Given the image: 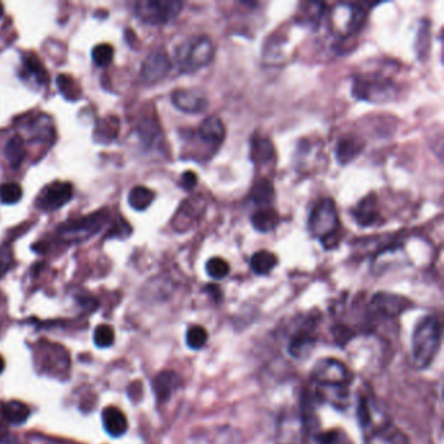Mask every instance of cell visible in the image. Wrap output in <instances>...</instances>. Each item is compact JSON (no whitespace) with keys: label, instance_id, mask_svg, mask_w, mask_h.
I'll list each match as a JSON object with an SVG mask.
<instances>
[{"label":"cell","instance_id":"cell-1","mask_svg":"<svg viewBox=\"0 0 444 444\" xmlns=\"http://www.w3.org/2000/svg\"><path fill=\"white\" fill-rule=\"evenodd\" d=\"M442 342L440 323L434 315L422 317L412 335V362L417 369H426L435 359Z\"/></svg>","mask_w":444,"mask_h":444},{"label":"cell","instance_id":"cell-2","mask_svg":"<svg viewBox=\"0 0 444 444\" xmlns=\"http://www.w3.org/2000/svg\"><path fill=\"white\" fill-rule=\"evenodd\" d=\"M312 236L318 239L325 249H335L340 242V217L336 203L331 198H325L315 205L308 222Z\"/></svg>","mask_w":444,"mask_h":444},{"label":"cell","instance_id":"cell-3","mask_svg":"<svg viewBox=\"0 0 444 444\" xmlns=\"http://www.w3.org/2000/svg\"><path fill=\"white\" fill-rule=\"evenodd\" d=\"M215 56V46L210 37L197 36L183 42L175 53V62L181 73H195L207 67Z\"/></svg>","mask_w":444,"mask_h":444},{"label":"cell","instance_id":"cell-4","mask_svg":"<svg viewBox=\"0 0 444 444\" xmlns=\"http://www.w3.org/2000/svg\"><path fill=\"white\" fill-rule=\"evenodd\" d=\"M353 97L359 101L370 103H384L390 102L396 94V86L390 78L378 75L357 76L353 80L352 86Z\"/></svg>","mask_w":444,"mask_h":444},{"label":"cell","instance_id":"cell-5","mask_svg":"<svg viewBox=\"0 0 444 444\" xmlns=\"http://www.w3.org/2000/svg\"><path fill=\"white\" fill-rule=\"evenodd\" d=\"M109 219V211L101 210L94 212L85 218L70 220L63 223L58 228V236L62 242H81L89 240L92 236L98 234Z\"/></svg>","mask_w":444,"mask_h":444},{"label":"cell","instance_id":"cell-6","mask_svg":"<svg viewBox=\"0 0 444 444\" xmlns=\"http://www.w3.org/2000/svg\"><path fill=\"white\" fill-rule=\"evenodd\" d=\"M184 7L179 0H140L134 4V13L148 25L171 23Z\"/></svg>","mask_w":444,"mask_h":444},{"label":"cell","instance_id":"cell-7","mask_svg":"<svg viewBox=\"0 0 444 444\" xmlns=\"http://www.w3.org/2000/svg\"><path fill=\"white\" fill-rule=\"evenodd\" d=\"M312 379L320 387L347 389L352 383V374L343 362L335 359H325L313 367Z\"/></svg>","mask_w":444,"mask_h":444},{"label":"cell","instance_id":"cell-8","mask_svg":"<svg viewBox=\"0 0 444 444\" xmlns=\"http://www.w3.org/2000/svg\"><path fill=\"white\" fill-rule=\"evenodd\" d=\"M367 12L359 4H339L332 12L334 29L340 37H350L362 31Z\"/></svg>","mask_w":444,"mask_h":444},{"label":"cell","instance_id":"cell-9","mask_svg":"<svg viewBox=\"0 0 444 444\" xmlns=\"http://www.w3.org/2000/svg\"><path fill=\"white\" fill-rule=\"evenodd\" d=\"M73 187L68 181H54L40 190L36 206L42 211H55L70 202Z\"/></svg>","mask_w":444,"mask_h":444},{"label":"cell","instance_id":"cell-10","mask_svg":"<svg viewBox=\"0 0 444 444\" xmlns=\"http://www.w3.org/2000/svg\"><path fill=\"white\" fill-rule=\"evenodd\" d=\"M310 431L306 428L301 416H284L276 430L278 444H308Z\"/></svg>","mask_w":444,"mask_h":444},{"label":"cell","instance_id":"cell-11","mask_svg":"<svg viewBox=\"0 0 444 444\" xmlns=\"http://www.w3.org/2000/svg\"><path fill=\"white\" fill-rule=\"evenodd\" d=\"M409 306L411 301L406 300V297L379 292L372 298L370 312L379 318H395L406 312Z\"/></svg>","mask_w":444,"mask_h":444},{"label":"cell","instance_id":"cell-12","mask_svg":"<svg viewBox=\"0 0 444 444\" xmlns=\"http://www.w3.org/2000/svg\"><path fill=\"white\" fill-rule=\"evenodd\" d=\"M172 63L163 51H154L145 59L141 68V77L146 84H156L168 76Z\"/></svg>","mask_w":444,"mask_h":444},{"label":"cell","instance_id":"cell-13","mask_svg":"<svg viewBox=\"0 0 444 444\" xmlns=\"http://www.w3.org/2000/svg\"><path fill=\"white\" fill-rule=\"evenodd\" d=\"M172 103L185 114H202L209 106L206 95L197 89H178L172 93Z\"/></svg>","mask_w":444,"mask_h":444},{"label":"cell","instance_id":"cell-14","mask_svg":"<svg viewBox=\"0 0 444 444\" xmlns=\"http://www.w3.org/2000/svg\"><path fill=\"white\" fill-rule=\"evenodd\" d=\"M315 342L317 335L312 325H305L303 327L297 328L295 334L289 339V354L293 359H306L314 350Z\"/></svg>","mask_w":444,"mask_h":444},{"label":"cell","instance_id":"cell-15","mask_svg":"<svg viewBox=\"0 0 444 444\" xmlns=\"http://www.w3.org/2000/svg\"><path fill=\"white\" fill-rule=\"evenodd\" d=\"M20 77L23 78V81L33 82L39 87L46 86L50 80L48 72L36 54L23 55Z\"/></svg>","mask_w":444,"mask_h":444},{"label":"cell","instance_id":"cell-16","mask_svg":"<svg viewBox=\"0 0 444 444\" xmlns=\"http://www.w3.org/2000/svg\"><path fill=\"white\" fill-rule=\"evenodd\" d=\"M352 215L361 227H372L381 219V211L375 195H369L362 198L357 206L352 210Z\"/></svg>","mask_w":444,"mask_h":444},{"label":"cell","instance_id":"cell-17","mask_svg":"<svg viewBox=\"0 0 444 444\" xmlns=\"http://www.w3.org/2000/svg\"><path fill=\"white\" fill-rule=\"evenodd\" d=\"M198 137L210 148H218L226 139V126L218 117H206L198 128Z\"/></svg>","mask_w":444,"mask_h":444},{"label":"cell","instance_id":"cell-18","mask_svg":"<svg viewBox=\"0 0 444 444\" xmlns=\"http://www.w3.org/2000/svg\"><path fill=\"white\" fill-rule=\"evenodd\" d=\"M205 201L201 197L189 200L185 203H183V206L180 207L179 212L175 218V224L178 231H187V228L193 226L195 220L202 217L203 211H205Z\"/></svg>","mask_w":444,"mask_h":444},{"label":"cell","instance_id":"cell-19","mask_svg":"<svg viewBox=\"0 0 444 444\" xmlns=\"http://www.w3.org/2000/svg\"><path fill=\"white\" fill-rule=\"evenodd\" d=\"M183 379L178 373L167 370L156 375L153 381V390L156 392L158 401L163 403L171 398L172 394L179 389Z\"/></svg>","mask_w":444,"mask_h":444},{"label":"cell","instance_id":"cell-20","mask_svg":"<svg viewBox=\"0 0 444 444\" xmlns=\"http://www.w3.org/2000/svg\"><path fill=\"white\" fill-rule=\"evenodd\" d=\"M364 150V141L357 136H345L336 145L335 154L340 164L351 163Z\"/></svg>","mask_w":444,"mask_h":444},{"label":"cell","instance_id":"cell-21","mask_svg":"<svg viewBox=\"0 0 444 444\" xmlns=\"http://www.w3.org/2000/svg\"><path fill=\"white\" fill-rule=\"evenodd\" d=\"M103 426L111 437H121L128 430V422L124 413L115 406H107L102 413Z\"/></svg>","mask_w":444,"mask_h":444},{"label":"cell","instance_id":"cell-22","mask_svg":"<svg viewBox=\"0 0 444 444\" xmlns=\"http://www.w3.org/2000/svg\"><path fill=\"white\" fill-rule=\"evenodd\" d=\"M250 223L258 232L267 234L274 231L279 224V214L273 207H262L253 212L250 217Z\"/></svg>","mask_w":444,"mask_h":444},{"label":"cell","instance_id":"cell-23","mask_svg":"<svg viewBox=\"0 0 444 444\" xmlns=\"http://www.w3.org/2000/svg\"><path fill=\"white\" fill-rule=\"evenodd\" d=\"M251 161L258 166H264L274 162L275 159V148L273 142L266 137H254L251 141L250 148Z\"/></svg>","mask_w":444,"mask_h":444},{"label":"cell","instance_id":"cell-24","mask_svg":"<svg viewBox=\"0 0 444 444\" xmlns=\"http://www.w3.org/2000/svg\"><path fill=\"white\" fill-rule=\"evenodd\" d=\"M274 198H275V190H274L273 183L267 179L257 181V184L253 187L250 193V200L254 205H257L258 209L271 207Z\"/></svg>","mask_w":444,"mask_h":444},{"label":"cell","instance_id":"cell-25","mask_svg":"<svg viewBox=\"0 0 444 444\" xmlns=\"http://www.w3.org/2000/svg\"><path fill=\"white\" fill-rule=\"evenodd\" d=\"M278 265L276 256L269 250H259L250 258V267L257 275H269Z\"/></svg>","mask_w":444,"mask_h":444},{"label":"cell","instance_id":"cell-26","mask_svg":"<svg viewBox=\"0 0 444 444\" xmlns=\"http://www.w3.org/2000/svg\"><path fill=\"white\" fill-rule=\"evenodd\" d=\"M1 416L12 425H21L31 416V409L21 401H9L1 406Z\"/></svg>","mask_w":444,"mask_h":444},{"label":"cell","instance_id":"cell-27","mask_svg":"<svg viewBox=\"0 0 444 444\" xmlns=\"http://www.w3.org/2000/svg\"><path fill=\"white\" fill-rule=\"evenodd\" d=\"M154 198H156V193L151 189L139 185V187L133 188L129 192L128 203L133 210L144 211L154 202Z\"/></svg>","mask_w":444,"mask_h":444},{"label":"cell","instance_id":"cell-28","mask_svg":"<svg viewBox=\"0 0 444 444\" xmlns=\"http://www.w3.org/2000/svg\"><path fill=\"white\" fill-rule=\"evenodd\" d=\"M117 131H119V120L117 117H106L97 125V129L94 132V140L101 144H109L111 141L115 140Z\"/></svg>","mask_w":444,"mask_h":444},{"label":"cell","instance_id":"cell-29","mask_svg":"<svg viewBox=\"0 0 444 444\" xmlns=\"http://www.w3.org/2000/svg\"><path fill=\"white\" fill-rule=\"evenodd\" d=\"M4 154L7 158L8 162L11 164V167L18 168L20 164L23 163V158H25V146H23V141L20 136H15L12 139H9L4 148Z\"/></svg>","mask_w":444,"mask_h":444},{"label":"cell","instance_id":"cell-30","mask_svg":"<svg viewBox=\"0 0 444 444\" xmlns=\"http://www.w3.org/2000/svg\"><path fill=\"white\" fill-rule=\"evenodd\" d=\"M56 85L65 99L73 102L81 98V87L76 80L68 75H59L56 77Z\"/></svg>","mask_w":444,"mask_h":444},{"label":"cell","instance_id":"cell-31","mask_svg":"<svg viewBox=\"0 0 444 444\" xmlns=\"http://www.w3.org/2000/svg\"><path fill=\"white\" fill-rule=\"evenodd\" d=\"M140 137L141 140L144 141V144L148 146H151L158 141L162 140V132H161L159 125L156 124V120L145 119L144 121H141Z\"/></svg>","mask_w":444,"mask_h":444},{"label":"cell","instance_id":"cell-32","mask_svg":"<svg viewBox=\"0 0 444 444\" xmlns=\"http://www.w3.org/2000/svg\"><path fill=\"white\" fill-rule=\"evenodd\" d=\"M305 9H301L303 17L300 18L301 23H306L309 26H317L320 23L322 16L325 15V4L323 3H305Z\"/></svg>","mask_w":444,"mask_h":444},{"label":"cell","instance_id":"cell-33","mask_svg":"<svg viewBox=\"0 0 444 444\" xmlns=\"http://www.w3.org/2000/svg\"><path fill=\"white\" fill-rule=\"evenodd\" d=\"M23 198V188L17 183H4L0 185V202L15 205Z\"/></svg>","mask_w":444,"mask_h":444},{"label":"cell","instance_id":"cell-34","mask_svg":"<svg viewBox=\"0 0 444 444\" xmlns=\"http://www.w3.org/2000/svg\"><path fill=\"white\" fill-rule=\"evenodd\" d=\"M229 271H231V267L223 258L212 257L206 264V273L215 281L224 279Z\"/></svg>","mask_w":444,"mask_h":444},{"label":"cell","instance_id":"cell-35","mask_svg":"<svg viewBox=\"0 0 444 444\" xmlns=\"http://www.w3.org/2000/svg\"><path fill=\"white\" fill-rule=\"evenodd\" d=\"M207 331L202 326H190L187 331V344L190 350H201L207 343Z\"/></svg>","mask_w":444,"mask_h":444},{"label":"cell","instance_id":"cell-36","mask_svg":"<svg viewBox=\"0 0 444 444\" xmlns=\"http://www.w3.org/2000/svg\"><path fill=\"white\" fill-rule=\"evenodd\" d=\"M114 47L109 43H101L94 47L92 53L94 64L98 67H107L114 59Z\"/></svg>","mask_w":444,"mask_h":444},{"label":"cell","instance_id":"cell-37","mask_svg":"<svg viewBox=\"0 0 444 444\" xmlns=\"http://www.w3.org/2000/svg\"><path fill=\"white\" fill-rule=\"evenodd\" d=\"M115 342V332L111 326L101 325L94 332V343L99 348H109Z\"/></svg>","mask_w":444,"mask_h":444},{"label":"cell","instance_id":"cell-38","mask_svg":"<svg viewBox=\"0 0 444 444\" xmlns=\"http://www.w3.org/2000/svg\"><path fill=\"white\" fill-rule=\"evenodd\" d=\"M318 444H351L352 442L344 434L343 431L332 430L317 435Z\"/></svg>","mask_w":444,"mask_h":444},{"label":"cell","instance_id":"cell-39","mask_svg":"<svg viewBox=\"0 0 444 444\" xmlns=\"http://www.w3.org/2000/svg\"><path fill=\"white\" fill-rule=\"evenodd\" d=\"M132 234V228L131 226L124 222L123 219H120L119 222H117L115 226L111 228V231H109V234H107V237H112V236H117V237H128L129 234Z\"/></svg>","mask_w":444,"mask_h":444},{"label":"cell","instance_id":"cell-40","mask_svg":"<svg viewBox=\"0 0 444 444\" xmlns=\"http://www.w3.org/2000/svg\"><path fill=\"white\" fill-rule=\"evenodd\" d=\"M179 184L184 190H193L198 184V176L193 171L184 172L180 178Z\"/></svg>","mask_w":444,"mask_h":444},{"label":"cell","instance_id":"cell-41","mask_svg":"<svg viewBox=\"0 0 444 444\" xmlns=\"http://www.w3.org/2000/svg\"><path fill=\"white\" fill-rule=\"evenodd\" d=\"M9 266H11V262H9V261L0 259V278H3V275L7 273Z\"/></svg>","mask_w":444,"mask_h":444},{"label":"cell","instance_id":"cell-42","mask_svg":"<svg viewBox=\"0 0 444 444\" xmlns=\"http://www.w3.org/2000/svg\"><path fill=\"white\" fill-rule=\"evenodd\" d=\"M3 370H4V359L0 356V374L3 373Z\"/></svg>","mask_w":444,"mask_h":444},{"label":"cell","instance_id":"cell-43","mask_svg":"<svg viewBox=\"0 0 444 444\" xmlns=\"http://www.w3.org/2000/svg\"><path fill=\"white\" fill-rule=\"evenodd\" d=\"M3 15H4V7H3V4L0 3V18L3 17Z\"/></svg>","mask_w":444,"mask_h":444}]
</instances>
